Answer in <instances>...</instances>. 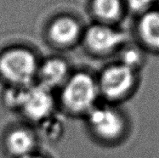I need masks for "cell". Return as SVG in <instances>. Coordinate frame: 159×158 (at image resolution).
Returning <instances> with one entry per match:
<instances>
[{"mask_svg":"<svg viewBox=\"0 0 159 158\" xmlns=\"http://www.w3.org/2000/svg\"><path fill=\"white\" fill-rule=\"evenodd\" d=\"M23 158H47V157H45L44 156L42 155V154H40V153H39V152L37 151L35 152V153L32 154V155L27 156H25V157H23Z\"/></svg>","mask_w":159,"mask_h":158,"instance_id":"obj_15","label":"cell"},{"mask_svg":"<svg viewBox=\"0 0 159 158\" xmlns=\"http://www.w3.org/2000/svg\"><path fill=\"white\" fill-rule=\"evenodd\" d=\"M91 7L98 22L111 26H116L127 13L124 0H93Z\"/></svg>","mask_w":159,"mask_h":158,"instance_id":"obj_11","label":"cell"},{"mask_svg":"<svg viewBox=\"0 0 159 158\" xmlns=\"http://www.w3.org/2000/svg\"><path fill=\"white\" fill-rule=\"evenodd\" d=\"M36 125L38 129L35 131L39 139H43L49 143L58 142L65 130L62 120L55 116V113Z\"/></svg>","mask_w":159,"mask_h":158,"instance_id":"obj_12","label":"cell"},{"mask_svg":"<svg viewBox=\"0 0 159 158\" xmlns=\"http://www.w3.org/2000/svg\"><path fill=\"white\" fill-rule=\"evenodd\" d=\"M39 64L38 56L30 48H7L0 54V78L10 87H27L36 83Z\"/></svg>","mask_w":159,"mask_h":158,"instance_id":"obj_4","label":"cell"},{"mask_svg":"<svg viewBox=\"0 0 159 158\" xmlns=\"http://www.w3.org/2000/svg\"><path fill=\"white\" fill-rule=\"evenodd\" d=\"M84 31L78 20L69 16L53 20L47 30L49 41L59 48H68L82 41Z\"/></svg>","mask_w":159,"mask_h":158,"instance_id":"obj_8","label":"cell"},{"mask_svg":"<svg viewBox=\"0 0 159 158\" xmlns=\"http://www.w3.org/2000/svg\"><path fill=\"white\" fill-rule=\"evenodd\" d=\"M56 104L53 91L35 83L27 87L19 88L15 109L27 121L38 124L55 114Z\"/></svg>","mask_w":159,"mask_h":158,"instance_id":"obj_5","label":"cell"},{"mask_svg":"<svg viewBox=\"0 0 159 158\" xmlns=\"http://www.w3.org/2000/svg\"><path fill=\"white\" fill-rule=\"evenodd\" d=\"M39 137L35 129L26 126L10 129L4 136V148L13 158H23L37 152Z\"/></svg>","mask_w":159,"mask_h":158,"instance_id":"obj_9","label":"cell"},{"mask_svg":"<svg viewBox=\"0 0 159 158\" xmlns=\"http://www.w3.org/2000/svg\"><path fill=\"white\" fill-rule=\"evenodd\" d=\"M157 7H159V0H157Z\"/></svg>","mask_w":159,"mask_h":158,"instance_id":"obj_16","label":"cell"},{"mask_svg":"<svg viewBox=\"0 0 159 158\" xmlns=\"http://www.w3.org/2000/svg\"><path fill=\"white\" fill-rule=\"evenodd\" d=\"M84 118L93 137L105 145L119 144L126 139L129 133V119L117 105L99 103Z\"/></svg>","mask_w":159,"mask_h":158,"instance_id":"obj_2","label":"cell"},{"mask_svg":"<svg viewBox=\"0 0 159 158\" xmlns=\"http://www.w3.org/2000/svg\"><path fill=\"white\" fill-rule=\"evenodd\" d=\"M145 53H146L140 46L132 45L128 43L124 48L118 52L120 59L117 61L126 65L127 66L132 68L140 72V68L142 67L145 62Z\"/></svg>","mask_w":159,"mask_h":158,"instance_id":"obj_13","label":"cell"},{"mask_svg":"<svg viewBox=\"0 0 159 158\" xmlns=\"http://www.w3.org/2000/svg\"><path fill=\"white\" fill-rule=\"evenodd\" d=\"M134 35L137 44L146 53L159 55V7L135 17Z\"/></svg>","mask_w":159,"mask_h":158,"instance_id":"obj_7","label":"cell"},{"mask_svg":"<svg viewBox=\"0 0 159 158\" xmlns=\"http://www.w3.org/2000/svg\"><path fill=\"white\" fill-rule=\"evenodd\" d=\"M127 13L134 17L142 15L157 5V0H124Z\"/></svg>","mask_w":159,"mask_h":158,"instance_id":"obj_14","label":"cell"},{"mask_svg":"<svg viewBox=\"0 0 159 158\" xmlns=\"http://www.w3.org/2000/svg\"><path fill=\"white\" fill-rule=\"evenodd\" d=\"M96 79L104 102L118 105L135 93L140 84V72L117 61L103 68Z\"/></svg>","mask_w":159,"mask_h":158,"instance_id":"obj_3","label":"cell"},{"mask_svg":"<svg viewBox=\"0 0 159 158\" xmlns=\"http://www.w3.org/2000/svg\"><path fill=\"white\" fill-rule=\"evenodd\" d=\"M71 73L65 59L53 56L40 61L36 83L52 91L60 89Z\"/></svg>","mask_w":159,"mask_h":158,"instance_id":"obj_10","label":"cell"},{"mask_svg":"<svg viewBox=\"0 0 159 158\" xmlns=\"http://www.w3.org/2000/svg\"><path fill=\"white\" fill-rule=\"evenodd\" d=\"M101 99L97 79L88 71L71 72L59 89L58 102L65 112L84 117Z\"/></svg>","mask_w":159,"mask_h":158,"instance_id":"obj_1","label":"cell"},{"mask_svg":"<svg viewBox=\"0 0 159 158\" xmlns=\"http://www.w3.org/2000/svg\"><path fill=\"white\" fill-rule=\"evenodd\" d=\"M82 42L92 55L107 57L118 53L129 43V39L124 31L116 26L97 22L84 32Z\"/></svg>","mask_w":159,"mask_h":158,"instance_id":"obj_6","label":"cell"}]
</instances>
